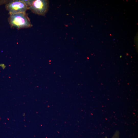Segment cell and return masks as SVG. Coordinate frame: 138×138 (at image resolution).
<instances>
[{"label": "cell", "instance_id": "2", "mask_svg": "<svg viewBox=\"0 0 138 138\" xmlns=\"http://www.w3.org/2000/svg\"><path fill=\"white\" fill-rule=\"evenodd\" d=\"M33 13L44 16L49 8V1L47 0H23Z\"/></svg>", "mask_w": 138, "mask_h": 138}, {"label": "cell", "instance_id": "4", "mask_svg": "<svg viewBox=\"0 0 138 138\" xmlns=\"http://www.w3.org/2000/svg\"><path fill=\"white\" fill-rule=\"evenodd\" d=\"M9 1L10 0H0V5L4 4H6L8 3Z\"/></svg>", "mask_w": 138, "mask_h": 138}, {"label": "cell", "instance_id": "5", "mask_svg": "<svg viewBox=\"0 0 138 138\" xmlns=\"http://www.w3.org/2000/svg\"><path fill=\"white\" fill-rule=\"evenodd\" d=\"M0 66H1L3 69L5 67L4 64H0Z\"/></svg>", "mask_w": 138, "mask_h": 138}, {"label": "cell", "instance_id": "3", "mask_svg": "<svg viewBox=\"0 0 138 138\" xmlns=\"http://www.w3.org/2000/svg\"><path fill=\"white\" fill-rule=\"evenodd\" d=\"M6 9L9 14L26 13L28 7L23 0H11L5 4Z\"/></svg>", "mask_w": 138, "mask_h": 138}, {"label": "cell", "instance_id": "1", "mask_svg": "<svg viewBox=\"0 0 138 138\" xmlns=\"http://www.w3.org/2000/svg\"><path fill=\"white\" fill-rule=\"evenodd\" d=\"M9 15L8 20L11 28L19 29L32 27V25L26 13L10 14Z\"/></svg>", "mask_w": 138, "mask_h": 138}]
</instances>
